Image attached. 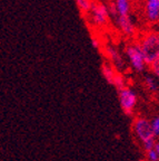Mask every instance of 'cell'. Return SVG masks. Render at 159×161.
I'll return each mask as SVG.
<instances>
[{
    "label": "cell",
    "instance_id": "obj_1",
    "mask_svg": "<svg viewBox=\"0 0 159 161\" xmlns=\"http://www.w3.org/2000/svg\"><path fill=\"white\" fill-rule=\"evenodd\" d=\"M140 49L145 57L147 65H151L157 59H159V34L147 33L139 39Z\"/></svg>",
    "mask_w": 159,
    "mask_h": 161
},
{
    "label": "cell",
    "instance_id": "obj_2",
    "mask_svg": "<svg viewBox=\"0 0 159 161\" xmlns=\"http://www.w3.org/2000/svg\"><path fill=\"white\" fill-rule=\"evenodd\" d=\"M125 53H126V56L128 58L129 64L136 72L140 73V72L145 70L147 64L138 44H130V45H128L126 47Z\"/></svg>",
    "mask_w": 159,
    "mask_h": 161
},
{
    "label": "cell",
    "instance_id": "obj_3",
    "mask_svg": "<svg viewBox=\"0 0 159 161\" xmlns=\"http://www.w3.org/2000/svg\"><path fill=\"white\" fill-rule=\"evenodd\" d=\"M132 130H134L135 136H137V139L141 143L150 140V139H156L154 136V133H152L150 121H148L145 118L135 119L134 123H132Z\"/></svg>",
    "mask_w": 159,
    "mask_h": 161
},
{
    "label": "cell",
    "instance_id": "obj_4",
    "mask_svg": "<svg viewBox=\"0 0 159 161\" xmlns=\"http://www.w3.org/2000/svg\"><path fill=\"white\" fill-rule=\"evenodd\" d=\"M119 103L121 110L126 115H131L137 104V95L134 91L129 87H125L119 91Z\"/></svg>",
    "mask_w": 159,
    "mask_h": 161
},
{
    "label": "cell",
    "instance_id": "obj_5",
    "mask_svg": "<svg viewBox=\"0 0 159 161\" xmlns=\"http://www.w3.org/2000/svg\"><path fill=\"white\" fill-rule=\"evenodd\" d=\"M89 14L91 16V23L95 26L104 27L107 25L110 15L108 11V7L106 5L101 3H94Z\"/></svg>",
    "mask_w": 159,
    "mask_h": 161
},
{
    "label": "cell",
    "instance_id": "obj_6",
    "mask_svg": "<svg viewBox=\"0 0 159 161\" xmlns=\"http://www.w3.org/2000/svg\"><path fill=\"white\" fill-rule=\"evenodd\" d=\"M145 15L149 23H158L159 0H146L145 1Z\"/></svg>",
    "mask_w": 159,
    "mask_h": 161
},
{
    "label": "cell",
    "instance_id": "obj_7",
    "mask_svg": "<svg viewBox=\"0 0 159 161\" xmlns=\"http://www.w3.org/2000/svg\"><path fill=\"white\" fill-rule=\"evenodd\" d=\"M116 23L121 33L126 36H134L136 33V27L134 25V21L131 18L128 16H117L116 17Z\"/></svg>",
    "mask_w": 159,
    "mask_h": 161
},
{
    "label": "cell",
    "instance_id": "obj_8",
    "mask_svg": "<svg viewBox=\"0 0 159 161\" xmlns=\"http://www.w3.org/2000/svg\"><path fill=\"white\" fill-rule=\"evenodd\" d=\"M106 55L111 62V65L114 66L116 69H122L125 66V62L122 59L121 55L119 54L117 49L111 46H107L106 47Z\"/></svg>",
    "mask_w": 159,
    "mask_h": 161
},
{
    "label": "cell",
    "instance_id": "obj_9",
    "mask_svg": "<svg viewBox=\"0 0 159 161\" xmlns=\"http://www.w3.org/2000/svg\"><path fill=\"white\" fill-rule=\"evenodd\" d=\"M101 73L105 80L112 85V82H114L115 77H116L118 72L112 65H110V64H108V63H104L101 66Z\"/></svg>",
    "mask_w": 159,
    "mask_h": 161
},
{
    "label": "cell",
    "instance_id": "obj_10",
    "mask_svg": "<svg viewBox=\"0 0 159 161\" xmlns=\"http://www.w3.org/2000/svg\"><path fill=\"white\" fill-rule=\"evenodd\" d=\"M118 16H128L130 11V0H114Z\"/></svg>",
    "mask_w": 159,
    "mask_h": 161
},
{
    "label": "cell",
    "instance_id": "obj_11",
    "mask_svg": "<svg viewBox=\"0 0 159 161\" xmlns=\"http://www.w3.org/2000/svg\"><path fill=\"white\" fill-rule=\"evenodd\" d=\"M76 3H77L78 7L82 14H89L91 10L92 3H94L91 0H76Z\"/></svg>",
    "mask_w": 159,
    "mask_h": 161
},
{
    "label": "cell",
    "instance_id": "obj_12",
    "mask_svg": "<svg viewBox=\"0 0 159 161\" xmlns=\"http://www.w3.org/2000/svg\"><path fill=\"white\" fill-rule=\"evenodd\" d=\"M112 85L117 88L118 92H119V91H121L122 88L127 87L126 86V80H125V77L121 75V74L117 73V75H116V77H115L114 82H112Z\"/></svg>",
    "mask_w": 159,
    "mask_h": 161
},
{
    "label": "cell",
    "instance_id": "obj_13",
    "mask_svg": "<svg viewBox=\"0 0 159 161\" xmlns=\"http://www.w3.org/2000/svg\"><path fill=\"white\" fill-rule=\"evenodd\" d=\"M145 84H146L147 88L149 91H151V92H156L158 90V82L150 75H147L145 77Z\"/></svg>",
    "mask_w": 159,
    "mask_h": 161
},
{
    "label": "cell",
    "instance_id": "obj_14",
    "mask_svg": "<svg viewBox=\"0 0 159 161\" xmlns=\"http://www.w3.org/2000/svg\"><path fill=\"white\" fill-rule=\"evenodd\" d=\"M150 124H151L154 136L155 138H158L159 136V115L156 116L155 119H152V120L150 121Z\"/></svg>",
    "mask_w": 159,
    "mask_h": 161
},
{
    "label": "cell",
    "instance_id": "obj_15",
    "mask_svg": "<svg viewBox=\"0 0 159 161\" xmlns=\"http://www.w3.org/2000/svg\"><path fill=\"white\" fill-rule=\"evenodd\" d=\"M155 146H156V141H155V139H150V140L146 141V142L142 143V148H144V150L146 151V152L155 149Z\"/></svg>",
    "mask_w": 159,
    "mask_h": 161
},
{
    "label": "cell",
    "instance_id": "obj_16",
    "mask_svg": "<svg viewBox=\"0 0 159 161\" xmlns=\"http://www.w3.org/2000/svg\"><path fill=\"white\" fill-rule=\"evenodd\" d=\"M146 153H147V160L148 161H159V156L155 149L148 151V152H146Z\"/></svg>",
    "mask_w": 159,
    "mask_h": 161
},
{
    "label": "cell",
    "instance_id": "obj_17",
    "mask_svg": "<svg viewBox=\"0 0 159 161\" xmlns=\"http://www.w3.org/2000/svg\"><path fill=\"white\" fill-rule=\"evenodd\" d=\"M150 68H151V72L159 78V59H157L155 63H152L150 65Z\"/></svg>",
    "mask_w": 159,
    "mask_h": 161
},
{
    "label": "cell",
    "instance_id": "obj_18",
    "mask_svg": "<svg viewBox=\"0 0 159 161\" xmlns=\"http://www.w3.org/2000/svg\"><path fill=\"white\" fill-rule=\"evenodd\" d=\"M91 43H92V46H94L96 49H99L100 48V42H99V39H97L96 37H91Z\"/></svg>",
    "mask_w": 159,
    "mask_h": 161
},
{
    "label": "cell",
    "instance_id": "obj_19",
    "mask_svg": "<svg viewBox=\"0 0 159 161\" xmlns=\"http://www.w3.org/2000/svg\"><path fill=\"white\" fill-rule=\"evenodd\" d=\"M155 150L157 151V153L159 156V142H156V146H155Z\"/></svg>",
    "mask_w": 159,
    "mask_h": 161
},
{
    "label": "cell",
    "instance_id": "obj_20",
    "mask_svg": "<svg viewBox=\"0 0 159 161\" xmlns=\"http://www.w3.org/2000/svg\"><path fill=\"white\" fill-rule=\"evenodd\" d=\"M138 1H142V0H138ZM145 1H146V0H145Z\"/></svg>",
    "mask_w": 159,
    "mask_h": 161
},
{
    "label": "cell",
    "instance_id": "obj_21",
    "mask_svg": "<svg viewBox=\"0 0 159 161\" xmlns=\"http://www.w3.org/2000/svg\"><path fill=\"white\" fill-rule=\"evenodd\" d=\"M141 161H145V160H141Z\"/></svg>",
    "mask_w": 159,
    "mask_h": 161
}]
</instances>
